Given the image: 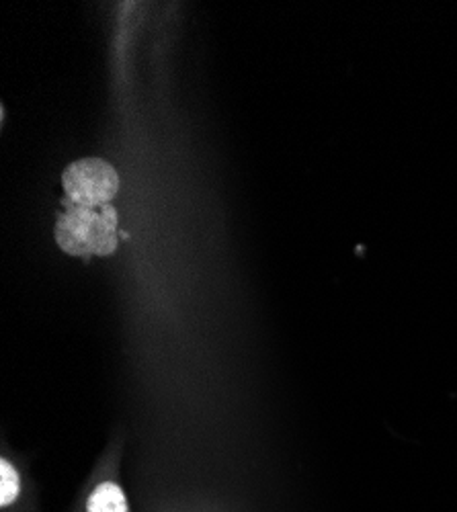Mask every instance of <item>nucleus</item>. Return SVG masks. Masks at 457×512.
Returning a JSON list of instances; mask_svg holds the SVG:
<instances>
[{
	"label": "nucleus",
	"mask_w": 457,
	"mask_h": 512,
	"mask_svg": "<svg viewBox=\"0 0 457 512\" xmlns=\"http://www.w3.org/2000/svg\"><path fill=\"white\" fill-rule=\"evenodd\" d=\"M68 207L107 205L119 189L115 168L99 158H85L70 164L62 177Z\"/></svg>",
	"instance_id": "2"
},
{
	"label": "nucleus",
	"mask_w": 457,
	"mask_h": 512,
	"mask_svg": "<svg viewBox=\"0 0 457 512\" xmlns=\"http://www.w3.org/2000/svg\"><path fill=\"white\" fill-rule=\"evenodd\" d=\"M89 512H128V500L117 484L105 482L89 498Z\"/></svg>",
	"instance_id": "3"
},
{
	"label": "nucleus",
	"mask_w": 457,
	"mask_h": 512,
	"mask_svg": "<svg viewBox=\"0 0 457 512\" xmlns=\"http://www.w3.org/2000/svg\"><path fill=\"white\" fill-rule=\"evenodd\" d=\"M0 480H3V484H0V504L9 506L19 494V476L9 461L0 463Z\"/></svg>",
	"instance_id": "4"
},
{
	"label": "nucleus",
	"mask_w": 457,
	"mask_h": 512,
	"mask_svg": "<svg viewBox=\"0 0 457 512\" xmlns=\"http://www.w3.org/2000/svg\"><path fill=\"white\" fill-rule=\"evenodd\" d=\"M117 216L107 203L101 207H68L56 224L58 246L72 256H107L117 246Z\"/></svg>",
	"instance_id": "1"
}]
</instances>
